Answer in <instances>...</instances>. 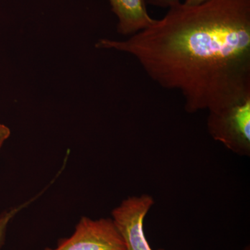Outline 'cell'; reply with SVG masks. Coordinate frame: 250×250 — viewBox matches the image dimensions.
I'll return each mask as SVG.
<instances>
[{"label": "cell", "instance_id": "cell-1", "mask_svg": "<svg viewBox=\"0 0 250 250\" xmlns=\"http://www.w3.org/2000/svg\"><path fill=\"white\" fill-rule=\"evenodd\" d=\"M95 47L131 54L157 84L180 92L187 113L250 98V0L180 3L127 40Z\"/></svg>", "mask_w": 250, "mask_h": 250}, {"label": "cell", "instance_id": "cell-2", "mask_svg": "<svg viewBox=\"0 0 250 250\" xmlns=\"http://www.w3.org/2000/svg\"><path fill=\"white\" fill-rule=\"evenodd\" d=\"M207 129L214 141L237 155L250 156V98L208 112Z\"/></svg>", "mask_w": 250, "mask_h": 250}, {"label": "cell", "instance_id": "cell-3", "mask_svg": "<svg viewBox=\"0 0 250 250\" xmlns=\"http://www.w3.org/2000/svg\"><path fill=\"white\" fill-rule=\"evenodd\" d=\"M42 250H126V247L113 219L83 216L71 236L59 240L55 248Z\"/></svg>", "mask_w": 250, "mask_h": 250}, {"label": "cell", "instance_id": "cell-4", "mask_svg": "<svg viewBox=\"0 0 250 250\" xmlns=\"http://www.w3.org/2000/svg\"><path fill=\"white\" fill-rule=\"evenodd\" d=\"M154 203L151 195L143 194L127 197L112 211L111 218L124 240L126 250H154L145 233L144 220Z\"/></svg>", "mask_w": 250, "mask_h": 250}, {"label": "cell", "instance_id": "cell-5", "mask_svg": "<svg viewBox=\"0 0 250 250\" xmlns=\"http://www.w3.org/2000/svg\"><path fill=\"white\" fill-rule=\"evenodd\" d=\"M118 19L117 30L121 35L133 36L156 22L148 14L146 0H108Z\"/></svg>", "mask_w": 250, "mask_h": 250}, {"label": "cell", "instance_id": "cell-6", "mask_svg": "<svg viewBox=\"0 0 250 250\" xmlns=\"http://www.w3.org/2000/svg\"><path fill=\"white\" fill-rule=\"evenodd\" d=\"M30 204V201H27L22 203V205L9 207L0 213V250L4 246L10 224L20 211Z\"/></svg>", "mask_w": 250, "mask_h": 250}, {"label": "cell", "instance_id": "cell-7", "mask_svg": "<svg viewBox=\"0 0 250 250\" xmlns=\"http://www.w3.org/2000/svg\"><path fill=\"white\" fill-rule=\"evenodd\" d=\"M148 4L162 8H172L180 4V0H146Z\"/></svg>", "mask_w": 250, "mask_h": 250}, {"label": "cell", "instance_id": "cell-8", "mask_svg": "<svg viewBox=\"0 0 250 250\" xmlns=\"http://www.w3.org/2000/svg\"><path fill=\"white\" fill-rule=\"evenodd\" d=\"M11 135L9 128L6 125L0 123V150L2 148L5 142L7 141Z\"/></svg>", "mask_w": 250, "mask_h": 250}, {"label": "cell", "instance_id": "cell-9", "mask_svg": "<svg viewBox=\"0 0 250 250\" xmlns=\"http://www.w3.org/2000/svg\"><path fill=\"white\" fill-rule=\"evenodd\" d=\"M207 1H208V0H186L184 4L187 5V6H197V5L201 4Z\"/></svg>", "mask_w": 250, "mask_h": 250}, {"label": "cell", "instance_id": "cell-10", "mask_svg": "<svg viewBox=\"0 0 250 250\" xmlns=\"http://www.w3.org/2000/svg\"><path fill=\"white\" fill-rule=\"evenodd\" d=\"M243 250H250V246H247L245 247L244 249H243Z\"/></svg>", "mask_w": 250, "mask_h": 250}]
</instances>
